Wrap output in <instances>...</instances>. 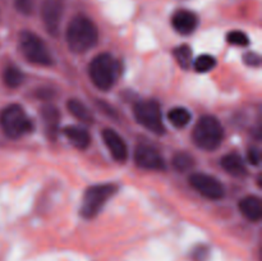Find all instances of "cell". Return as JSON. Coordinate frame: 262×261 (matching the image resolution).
<instances>
[{
	"mask_svg": "<svg viewBox=\"0 0 262 261\" xmlns=\"http://www.w3.org/2000/svg\"><path fill=\"white\" fill-rule=\"evenodd\" d=\"M99 40L96 25L84 15H77L67 28V44L73 53H86L94 48Z\"/></svg>",
	"mask_w": 262,
	"mask_h": 261,
	"instance_id": "6da1fadb",
	"label": "cell"
},
{
	"mask_svg": "<svg viewBox=\"0 0 262 261\" xmlns=\"http://www.w3.org/2000/svg\"><path fill=\"white\" fill-rule=\"evenodd\" d=\"M89 74L92 83L102 91H107L119 76V63L110 54L104 53L94 58L90 63Z\"/></svg>",
	"mask_w": 262,
	"mask_h": 261,
	"instance_id": "7a4b0ae2",
	"label": "cell"
},
{
	"mask_svg": "<svg viewBox=\"0 0 262 261\" xmlns=\"http://www.w3.org/2000/svg\"><path fill=\"white\" fill-rule=\"evenodd\" d=\"M224 138V129L219 120L212 115L200 118L193 129V141L200 148L212 151L219 147Z\"/></svg>",
	"mask_w": 262,
	"mask_h": 261,
	"instance_id": "3957f363",
	"label": "cell"
},
{
	"mask_svg": "<svg viewBox=\"0 0 262 261\" xmlns=\"http://www.w3.org/2000/svg\"><path fill=\"white\" fill-rule=\"evenodd\" d=\"M0 124L5 135L13 140L32 132L33 128L30 118L18 104H12L3 110L0 114Z\"/></svg>",
	"mask_w": 262,
	"mask_h": 261,
	"instance_id": "277c9868",
	"label": "cell"
},
{
	"mask_svg": "<svg viewBox=\"0 0 262 261\" xmlns=\"http://www.w3.org/2000/svg\"><path fill=\"white\" fill-rule=\"evenodd\" d=\"M118 187L115 184H96L86 189L81 206V214L84 217H94L101 211L107 201L117 193Z\"/></svg>",
	"mask_w": 262,
	"mask_h": 261,
	"instance_id": "5b68a950",
	"label": "cell"
},
{
	"mask_svg": "<svg viewBox=\"0 0 262 261\" xmlns=\"http://www.w3.org/2000/svg\"><path fill=\"white\" fill-rule=\"evenodd\" d=\"M19 45L23 55L28 61L37 66H50L53 64V56L42 38L33 32L23 31L19 36Z\"/></svg>",
	"mask_w": 262,
	"mask_h": 261,
	"instance_id": "8992f818",
	"label": "cell"
},
{
	"mask_svg": "<svg viewBox=\"0 0 262 261\" xmlns=\"http://www.w3.org/2000/svg\"><path fill=\"white\" fill-rule=\"evenodd\" d=\"M135 117L136 120L151 130L156 135H164L165 132V125L163 122V115H161V107L154 100H146L140 101L135 105Z\"/></svg>",
	"mask_w": 262,
	"mask_h": 261,
	"instance_id": "52a82bcc",
	"label": "cell"
},
{
	"mask_svg": "<svg viewBox=\"0 0 262 261\" xmlns=\"http://www.w3.org/2000/svg\"><path fill=\"white\" fill-rule=\"evenodd\" d=\"M189 184L202 194L210 200H220L224 197V186L220 183L219 179L205 173H193L189 177Z\"/></svg>",
	"mask_w": 262,
	"mask_h": 261,
	"instance_id": "ba28073f",
	"label": "cell"
},
{
	"mask_svg": "<svg viewBox=\"0 0 262 261\" xmlns=\"http://www.w3.org/2000/svg\"><path fill=\"white\" fill-rule=\"evenodd\" d=\"M63 13L64 0H43L42 8H41V17H42L46 31L50 35H58Z\"/></svg>",
	"mask_w": 262,
	"mask_h": 261,
	"instance_id": "9c48e42d",
	"label": "cell"
},
{
	"mask_svg": "<svg viewBox=\"0 0 262 261\" xmlns=\"http://www.w3.org/2000/svg\"><path fill=\"white\" fill-rule=\"evenodd\" d=\"M135 161L140 168L147 170H164L165 161L161 154L150 145H140L136 147Z\"/></svg>",
	"mask_w": 262,
	"mask_h": 261,
	"instance_id": "30bf717a",
	"label": "cell"
},
{
	"mask_svg": "<svg viewBox=\"0 0 262 261\" xmlns=\"http://www.w3.org/2000/svg\"><path fill=\"white\" fill-rule=\"evenodd\" d=\"M102 140H104L105 145L109 148L110 154L115 160L120 161V163L127 160L128 147L122 136L118 135L114 129L106 128V129L102 130Z\"/></svg>",
	"mask_w": 262,
	"mask_h": 261,
	"instance_id": "8fae6325",
	"label": "cell"
},
{
	"mask_svg": "<svg viewBox=\"0 0 262 261\" xmlns=\"http://www.w3.org/2000/svg\"><path fill=\"white\" fill-rule=\"evenodd\" d=\"M197 25H199V18L191 10H177L171 17V26L177 32L182 33V35L192 33L197 28Z\"/></svg>",
	"mask_w": 262,
	"mask_h": 261,
	"instance_id": "7c38bea8",
	"label": "cell"
},
{
	"mask_svg": "<svg viewBox=\"0 0 262 261\" xmlns=\"http://www.w3.org/2000/svg\"><path fill=\"white\" fill-rule=\"evenodd\" d=\"M239 210L246 219L258 222L262 217L261 200L256 196H247L239 201Z\"/></svg>",
	"mask_w": 262,
	"mask_h": 261,
	"instance_id": "4fadbf2b",
	"label": "cell"
},
{
	"mask_svg": "<svg viewBox=\"0 0 262 261\" xmlns=\"http://www.w3.org/2000/svg\"><path fill=\"white\" fill-rule=\"evenodd\" d=\"M220 165L223 166L227 173L232 174L234 177H243L247 174V168H246V164L243 161L242 156L238 155V154H228V155L223 156V159L220 160Z\"/></svg>",
	"mask_w": 262,
	"mask_h": 261,
	"instance_id": "5bb4252c",
	"label": "cell"
},
{
	"mask_svg": "<svg viewBox=\"0 0 262 261\" xmlns=\"http://www.w3.org/2000/svg\"><path fill=\"white\" fill-rule=\"evenodd\" d=\"M64 135L71 141L72 145L74 147L79 148V150L87 148L90 146V142H91L90 133L84 128L78 127V125H68V127H66L64 128Z\"/></svg>",
	"mask_w": 262,
	"mask_h": 261,
	"instance_id": "9a60e30c",
	"label": "cell"
},
{
	"mask_svg": "<svg viewBox=\"0 0 262 261\" xmlns=\"http://www.w3.org/2000/svg\"><path fill=\"white\" fill-rule=\"evenodd\" d=\"M67 107L71 112V114L73 117H76L77 119H79L81 122L84 123H92L94 122V115H92L91 110L86 106L82 101L77 99H71L67 102Z\"/></svg>",
	"mask_w": 262,
	"mask_h": 261,
	"instance_id": "2e32d148",
	"label": "cell"
},
{
	"mask_svg": "<svg viewBox=\"0 0 262 261\" xmlns=\"http://www.w3.org/2000/svg\"><path fill=\"white\" fill-rule=\"evenodd\" d=\"M41 113H42L43 124H45L48 133H55L58 130L59 119H60L59 110L54 105H46L42 107Z\"/></svg>",
	"mask_w": 262,
	"mask_h": 261,
	"instance_id": "e0dca14e",
	"label": "cell"
},
{
	"mask_svg": "<svg viewBox=\"0 0 262 261\" xmlns=\"http://www.w3.org/2000/svg\"><path fill=\"white\" fill-rule=\"evenodd\" d=\"M3 81L10 89H15V87H19L20 84L25 81V74L22 73L18 67L15 66H8L4 69V73H3Z\"/></svg>",
	"mask_w": 262,
	"mask_h": 261,
	"instance_id": "ac0fdd59",
	"label": "cell"
},
{
	"mask_svg": "<svg viewBox=\"0 0 262 261\" xmlns=\"http://www.w3.org/2000/svg\"><path fill=\"white\" fill-rule=\"evenodd\" d=\"M168 118H169V122H170L174 127L183 128L191 122L192 115L186 107L178 106V107H173V109L169 112Z\"/></svg>",
	"mask_w": 262,
	"mask_h": 261,
	"instance_id": "d6986e66",
	"label": "cell"
},
{
	"mask_svg": "<svg viewBox=\"0 0 262 261\" xmlns=\"http://www.w3.org/2000/svg\"><path fill=\"white\" fill-rule=\"evenodd\" d=\"M174 58L183 69H188L192 64V49L188 45H181L174 50Z\"/></svg>",
	"mask_w": 262,
	"mask_h": 261,
	"instance_id": "ffe728a7",
	"label": "cell"
},
{
	"mask_svg": "<svg viewBox=\"0 0 262 261\" xmlns=\"http://www.w3.org/2000/svg\"><path fill=\"white\" fill-rule=\"evenodd\" d=\"M216 66V59L212 55L209 54H204V55H200L194 59L193 67L199 73H206L210 72L211 69H214V67Z\"/></svg>",
	"mask_w": 262,
	"mask_h": 261,
	"instance_id": "44dd1931",
	"label": "cell"
},
{
	"mask_svg": "<svg viewBox=\"0 0 262 261\" xmlns=\"http://www.w3.org/2000/svg\"><path fill=\"white\" fill-rule=\"evenodd\" d=\"M193 158L187 153H178L173 158V166L178 171H187L193 166Z\"/></svg>",
	"mask_w": 262,
	"mask_h": 261,
	"instance_id": "7402d4cb",
	"label": "cell"
},
{
	"mask_svg": "<svg viewBox=\"0 0 262 261\" xmlns=\"http://www.w3.org/2000/svg\"><path fill=\"white\" fill-rule=\"evenodd\" d=\"M227 41L235 46H247L250 45V38L242 31H230L227 36Z\"/></svg>",
	"mask_w": 262,
	"mask_h": 261,
	"instance_id": "603a6c76",
	"label": "cell"
},
{
	"mask_svg": "<svg viewBox=\"0 0 262 261\" xmlns=\"http://www.w3.org/2000/svg\"><path fill=\"white\" fill-rule=\"evenodd\" d=\"M33 2H35V0H14V7L18 12L27 15L32 13Z\"/></svg>",
	"mask_w": 262,
	"mask_h": 261,
	"instance_id": "cb8c5ba5",
	"label": "cell"
},
{
	"mask_svg": "<svg viewBox=\"0 0 262 261\" xmlns=\"http://www.w3.org/2000/svg\"><path fill=\"white\" fill-rule=\"evenodd\" d=\"M192 257L194 261H206L209 257V247L206 246H199L192 252Z\"/></svg>",
	"mask_w": 262,
	"mask_h": 261,
	"instance_id": "d4e9b609",
	"label": "cell"
},
{
	"mask_svg": "<svg viewBox=\"0 0 262 261\" xmlns=\"http://www.w3.org/2000/svg\"><path fill=\"white\" fill-rule=\"evenodd\" d=\"M248 161H250L251 164H253V165H258L261 161V153L258 148L256 147H251L250 150H248Z\"/></svg>",
	"mask_w": 262,
	"mask_h": 261,
	"instance_id": "484cf974",
	"label": "cell"
},
{
	"mask_svg": "<svg viewBox=\"0 0 262 261\" xmlns=\"http://www.w3.org/2000/svg\"><path fill=\"white\" fill-rule=\"evenodd\" d=\"M245 61L248 66H258L260 64V56L255 53H248L245 55Z\"/></svg>",
	"mask_w": 262,
	"mask_h": 261,
	"instance_id": "4316f807",
	"label": "cell"
}]
</instances>
